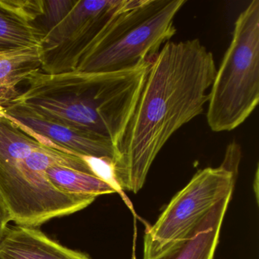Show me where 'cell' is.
<instances>
[{
    "label": "cell",
    "mask_w": 259,
    "mask_h": 259,
    "mask_svg": "<svg viewBox=\"0 0 259 259\" xmlns=\"http://www.w3.org/2000/svg\"><path fill=\"white\" fill-rule=\"evenodd\" d=\"M242 157L241 146L227 145L218 167L198 171L166 206L144 236V259H155L184 239L222 198L233 195Z\"/></svg>",
    "instance_id": "8992f818"
},
{
    "label": "cell",
    "mask_w": 259,
    "mask_h": 259,
    "mask_svg": "<svg viewBox=\"0 0 259 259\" xmlns=\"http://www.w3.org/2000/svg\"><path fill=\"white\" fill-rule=\"evenodd\" d=\"M12 219L8 210L6 207L4 201L0 198V242L3 240L5 236L7 227L9 224L11 222Z\"/></svg>",
    "instance_id": "9a60e30c"
},
{
    "label": "cell",
    "mask_w": 259,
    "mask_h": 259,
    "mask_svg": "<svg viewBox=\"0 0 259 259\" xmlns=\"http://www.w3.org/2000/svg\"><path fill=\"white\" fill-rule=\"evenodd\" d=\"M151 63L114 72L39 70L8 108L102 136L118 152Z\"/></svg>",
    "instance_id": "7a4b0ae2"
},
{
    "label": "cell",
    "mask_w": 259,
    "mask_h": 259,
    "mask_svg": "<svg viewBox=\"0 0 259 259\" xmlns=\"http://www.w3.org/2000/svg\"><path fill=\"white\" fill-rule=\"evenodd\" d=\"M253 186H254V187L255 188V190H254V192H255L256 194V197H257V186H258V166H257V169H256V172H255V177H254V183H253Z\"/></svg>",
    "instance_id": "2e32d148"
},
{
    "label": "cell",
    "mask_w": 259,
    "mask_h": 259,
    "mask_svg": "<svg viewBox=\"0 0 259 259\" xmlns=\"http://www.w3.org/2000/svg\"><path fill=\"white\" fill-rule=\"evenodd\" d=\"M4 114L42 145L80 158L81 156L107 157L113 160V163L117 159L118 152L114 145L102 136L35 117L14 109H7Z\"/></svg>",
    "instance_id": "ba28073f"
},
{
    "label": "cell",
    "mask_w": 259,
    "mask_h": 259,
    "mask_svg": "<svg viewBox=\"0 0 259 259\" xmlns=\"http://www.w3.org/2000/svg\"><path fill=\"white\" fill-rule=\"evenodd\" d=\"M217 68L199 39L168 41L154 59L118 149L114 179L137 193L171 136L204 112Z\"/></svg>",
    "instance_id": "6da1fadb"
},
{
    "label": "cell",
    "mask_w": 259,
    "mask_h": 259,
    "mask_svg": "<svg viewBox=\"0 0 259 259\" xmlns=\"http://www.w3.org/2000/svg\"><path fill=\"white\" fill-rule=\"evenodd\" d=\"M39 46L0 52V115L20 95L19 85L40 70Z\"/></svg>",
    "instance_id": "7c38bea8"
},
{
    "label": "cell",
    "mask_w": 259,
    "mask_h": 259,
    "mask_svg": "<svg viewBox=\"0 0 259 259\" xmlns=\"http://www.w3.org/2000/svg\"><path fill=\"white\" fill-rule=\"evenodd\" d=\"M56 165L93 174L82 159L42 145L4 113L0 115V198L16 225L37 228L95 201L54 187L47 170Z\"/></svg>",
    "instance_id": "3957f363"
},
{
    "label": "cell",
    "mask_w": 259,
    "mask_h": 259,
    "mask_svg": "<svg viewBox=\"0 0 259 259\" xmlns=\"http://www.w3.org/2000/svg\"><path fill=\"white\" fill-rule=\"evenodd\" d=\"M231 198H222L184 239L155 259H213Z\"/></svg>",
    "instance_id": "8fae6325"
},
{
    "label": "cell",
    "mask_w": 259,
    "mask_h": 259,
    "mask_svg": "<svg viewBox=\"0 0 259 259\" xmlns=\"http://www.w3.org/2000/svg\"><path fill=\"white\" fill-rule=\"evenodd\" d=\"M47 174L54 187L68 195L96 199L100 195L119 192L113 185L97 176L66 166H51Z\"/></svg>",
    "instance_id": "4fadbf2b"
},
{
    "label": "cell",
    "mask_w": 259,
    "mask_h": 259,
    "mask_svg": "<svg viewBox=\"0 0 259 259\" xmlns=\"http://www.w3.org/2000/svg\"><path fill=\"white\" fill-rule=\"evenodd\" d=\"M125 2L76 0L69 14L40 42V70L48 74L76 70L83 54Z\"/></svg>",
    "instance_id": "52a82bcc"
},
{
    "label": "cell",
    "mask_w": 259,
    "mask_h": 259,
    "mask_svg": "<svg viewBox=\"0 0 259 259\" xmlns=\"http://www.w3.org/2000/svg\"><path fill=\"white\" fill-rule=\"evenodd\" d=\"M43 2L44 15L38 22L48 33L69 14L76 0H43Z\"/></svg>",
    "instance_id": "5bb4252c"
},
{
    "label": "cell",
    "mask_w": 259,
    "mask_h": 259,
    "mask_svg": "<svg viewBox=\"0 0 259 259\" xmlns=\"http://www.w3.org/2000/svg\"><path fill=\"white\" fill-rule=\"evenodd\" d=\"M43 15V0H0V52L39 46Z\"/></svg>",
    "instance_id": "9c48e42d"
},
{
    "label": "cell",
    "mask_w": 259,
    "mask_h": 259,
    "mask_svg": "<svg viewBox=\"0 0 259 259\" xmlns=\"http://www.w3.org/2000/svg\"><path fill=\"white\" fill-rule=\"evenodd\" d=\"M259 102V1L239 15L208 93L207 122L215 133L242 125Z\"/></svg>",
    "instance_id": "5b68a950"
},
{
    "label": "cell",
    "mask_w": 259,
    "mask_h": 259,
    "mask_svg": "<svg viewBox=\"0 0 259 259\" xmlns=\"http://www.w3.org/2000/svg\"><path fill=\"white\" fill-rule=\"evenodd\" d=\"M186 0H126L84 52L77 71L114 72L152 61L177 34L174 19Z\"/></svg>",
    "instance_id": "277c9868"
},
{
    "label": "cell",
    "mask_w": 259,
    "mask_h": 259,
    "mask_svg": "<svg viewBox=\"0 0 259 259\" xmlns=\"http://www.w3.org/2000/svg\"><path fill=\"white\" fill-rule=\"evenodd\" d=\"M0 259H92L63 246L37 228L9 225L0 242Z\"/></svg>",
    "instance_id": "30bf717a"
}]
</instances>
